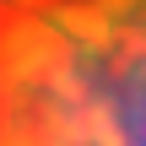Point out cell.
<instances>
[{"label":"cell","instance_id":"obj_1","mask_svg":"<svg viewBox=\"0 0 146 146\" xmlns=\"http://www.w3.org/2000/svg\"><path fill=\"white\" fill-rule=\"evenodd\" d=\"M0 146H146V0H49L5 27Z\"/></svg>","mask_w":146,"mask_h":146},{"label":"cell","instance_id":"obj_2","mask_svg":"<svg viewBox=\"0 0 146 146\" xmlns=\"http://www.w3.org/2000/svg\"><path fill=\"white\" fill-rule=\"evenodd\" d=\"M38 5H49V0H0V33H5V27H16L22 16H33Z\"/></svg>","mask_w":146,"mask_h":146}]
</instances>
